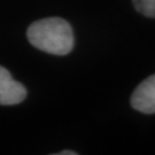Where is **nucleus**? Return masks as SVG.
<instances>
[{"label": "nucleus", "mask_w": 155, "mask_h": 155, "mask_svg": "<svg viewBox=\"0 0 155 155\" xmlns=\"http://www.w3.org/2000/svg\"><path fill=\"white\" fill-rule=\"evenodd\" d=\"M29 41L36 48L55 55H66L74 47L70 24L60 17H50L33 22L27 32Z\"/></svg>", "instance_id": "f257e3e1"}, {"label": "nucleus", "mask_w": 155, "mask_h": 155, "mask_svg": "<svg viewBox=\"0 0 155 155\" xmlns=\"http://www.w3.org/2000/svg\"><path fill=\"white\" fill-rule=\"evenodd\" d=\"M27 90L21 83L13 79L11 72L0 66V105L13 106L22 102Z\"/></svg>", "instance_id": "f03ea898"}, {"label": "nucleus", "mask_w": 155, "mask_h": 155, "mask_svg": "<svg viewBox=\"0 0 155 155\" xmlns=\"http://www.w3.org/2000/svg\"><path fill=\"white\" fill-rule=\"evenodd\" d=\"M131 106L144 114H155V75L139 84L131 97Z\"/></svg>", "instance_id": "7ed1b4c3"}, {"label": "nucleus", "mask_w": 155, "mask_h": 155, "mask_svg": "<svg viewBox=\"0 0 155 155\" xmlns=\"http://www.w3.org/2000/svg\"><path fill=\"white\" fill-rule=\"evenodd\" d=\"M136 11L147 17L155 18V0H132Z\"/></svg>", "instance_id": "20e7f679"}, {"label": "nucleus", "mask_w": 155, "mask_h": 155, "mask_svg": "<svg viewBox=\"0 0 155 155\" xmlns=\"http://www.w3.org/2000/svg\"><path fill=\"white\" fill-rule=\"evenodd\" d=\"M66 154H70V155H75L76 153L75 152H61L60 155H66Z\"/></svg>", "instance_id": "39448f33"}]
</instances>
